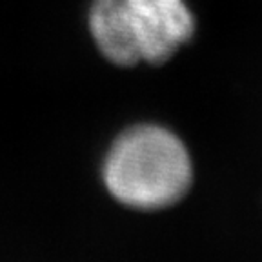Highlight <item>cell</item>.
<instances>
[{"mask_svg":"<svg viewBox=\"0 0 262 262\" xmlns=\"http://www.w3.org/2000/svg\"><path fill=\"white\" fill-rule=\"evenodd\" d=\"M191 159L166 127L142 124L115 140L104 162V182L115 199L140 209L177 202L191 184Z\"/></svg>","mask_w":262,"mask_h":262,"instance_id":"1","label":"cell"},{"mask_svg":"<svg viewBox=\"0 0 262 262\" xmlns=\"http://www.w3.org/2000/svg\"><path fill=\"white\" fill-rule=\"evenodd\" d=\"M90 29L113 64L159 66L193 38L195 16L186 0H93Z\"/></svg>","mask_w":262,"mask_h":262,"instance_id":"2","label":"cell"}]
</instances>
